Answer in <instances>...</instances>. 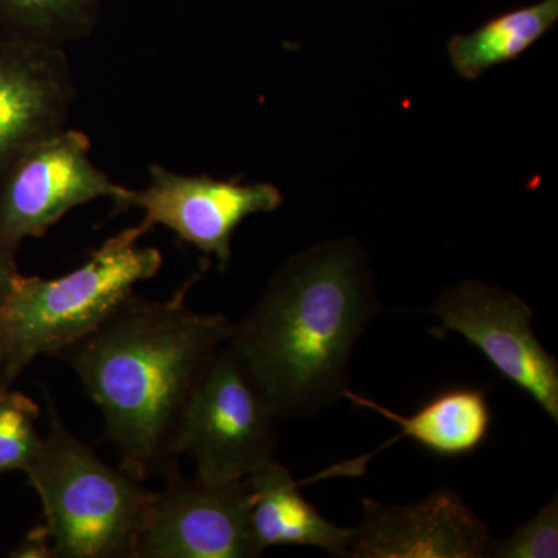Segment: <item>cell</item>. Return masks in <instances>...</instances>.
<instances>
[{
  "instance_id": "1",
  "label": "cell",
  "mask_w": 558,
  "mask_h": 558,
  "mask_svg": "<svg viewBox=\"0 0 558 558\" xmlns=\"http://www.w3.org/2000/svg\"><path fill=\"white\" fill-rule=\"evenodd\" d=\"M201 277L191 275L168 300L132 293L98 328L54 355L100 409L120 468L140 481L179 468L172 446L183 410L233 333L226 315L186 304Z\"/></svg>"
},
{
  "instance_id": "16",
  "label": "cell",
  "mask_w": 558,
  "mask_h": 558,
  "mask_svg": "<svg viewBox=\"0 0 558 558\" xmlns=\"http://www.w3.org/2000/svg\"><path fill=\"white\" fill-rule=\"evenodd\" d=\"M39 407L28 396L0 389V475L31 468L39 457L44 436L38 432Z\"/></svg>"
},
{
  "instance_id": "7",
  "label": "cell",
  "mask_w": 558,
  "mask_h": 558,
  "mask_svg": "<svg viewBox=\"0 0 558 558\" xmlns=\"http://www.w3.org/2000/svg\"><path fill=\"white\" fill-rule=\"evenodd\" d=\"M428 312L440 325L432 332H458L478 348L505 379L526 392L558 424V362L543 347L531 306L509 290L462 281L440 295Z\"/></svg>"
},
{
  "instance_id": "11",
  "label": "cell",
  "mask_w": 558,
  "mask_h": 558,
  "mask_svg": "<svg viewBox=\"0 0 558 558\" xmlns=\"http://www.w3.org/2000/svg\"><path fill=\"white\" fill-rule=\"evenodd\" d=\"M73 100L64 49L0 32V165L28 143L64 130Z\"/></svg>"
},
{
  "instance_id": "15",
  "label": "cell",
  "mask_w": 558,
  "mask_h": 558,
  "mask_svg": "<svg viewBox=\"0 0 558 558\" xmlns=\"http://www.w3.org/2000/svg\"><path fill=\"white\" fill-rule=\"evenodd\" d=\"M102 0H0V32L64 49L86 39L97 25Z\"/></svg>"
},
{
  "instance_id": "14",
  "label": "cell",
  "mask_w": 558,
  "mask_h": 558,
  "mask_svg": "<svg viewBox=\"0 0 558 558\" xmlns=\"http://www.w3.org/2000/svg\"><path fill=\"white\" fill-rule=\"evenodd\" d=\"M558 21V0L506 11L492 17L478 31L450 39L449 57L461 78H480L488 69L517 60L526 53Z\"/></svg>"
},
{
  "instance_id": "13",
  "label": "cell",
  "mask_w": 558,
  "mask_h": 558,
  "mask_svg": "<svg viewBox=\"0 0 558 558\" xmlns=\"http://www.w3.org/2000/svg\"><path fill=\"white\" fill-rule=\"evenodd\" d=\"M248 521L256 549L314 546L348 557L354 529L330 523L301 494V483L277 459L245 478Z\"/></svg>"
},
{
  "instance_id": "9",
  "label": "cell",
  "mask_w": 558,
  "mask_h": 558,
  "mask_svg": "<svg viewBox=\"0 0 558 558\" xmlns=\"http://www.w3.org/2000/svg\"><path fill=\"white\" fill-rule=\"evenodd\" d=\"M153 492L135 558H253L260 554L248 521L245 480L209 484L180 468Z\"/></svg>"
},
{
  "instance_id": "8",
  "label": "cell",
  "mask_w": 558,
  "mask_h": 558,
  "mask_svg": "<svg viewBox=\"0 0 558 558\" xmlns=\"http://www.w3.org/2000/svg\"><path fill=\"white\" fill-rule=\"evenodd\" d=\"M281 204V191L271 183L180 174L150 165L148 185L130 190L113 213L142 209L145 216L140 226L146 233L157 226L167 227L207 260L215 258L220 270H227L238 227L250 216L275 211Z\"/></svg>"
},
{
  "instance_id": "3",
  "label": "cell",
  "mask_w": 558,
  "mask_h": 558,
  "mask_svg": "<svg viewBox=\"0 0 558 558\" xmlns=\"http://www.w3.org/2000/svg\"><path fill=\"white\" fill-rule=\"evenodd\" d=\"M143 227L109 238L83 266L60 278L24 277L0 303V341L11 384L43 355L83 339L119 310L137 284L156 277L163 256L143 247Z\"/></svg>"
},
{
  "instance_id": "2",
  "label": "cell",
  "mask_w": 558,
  "mask_h": 558,
  "mask_svg": "<svg viewBox=\"0 0 558 558\" xmlns=\"http://www.w3.org/2000/svg\"><path fill=\"white\" fill-rule=\"evenodd\" d=\"M379 314L362 247L325 242L279 267L229 347L275 416L314 417L351 389L355 343Z\"/></svg>"
},
{
  "instance_id": "19",
  "label": "cell",
  "mask_w": 558,
  "mask_h": 558,
  "mask_svg": "<svg viewBox=\"0 0 558 558\" xmlns=\"http://www.w3.org/2000/svg\"><path fill=\"white\" fill-rule=\"evenodd\" d=\"M22 278L24 275L17 269L16 256L9 255L0 248V303L9 299Z\"/></svg>"
},
{
  "instance_id": "21",
  "label": "cell",
  "mask_w": 558,
  "mask_h": 558,
  "mask_svg": "<svg viewBox=\"0 0 558 558\" xmlns=\"http://www.w3.org/2000/svg\"><path fill=\"white\" fill-rule=\"evenodd\" d=\"M2 388H11V387H9V385L0 384V389H2Z\"/></svg>"
},
{
  "instance_id": "17",
  "label": "cell",
  "mask_w": 558,
  "mask_h": 558,
  "mask_svg": "<svg viewBox=\"0 0 558 558\" xmlns=\"http://www.w3.org/2000/svg\"><path fill=\"white\" fill-rule=\"evenodd\" d=\"M497 558H557L558 499L554 497L534 519L513 531L505 542L495 545Z\"/></svg>"
},
{
  "instance_id": "18",
  "label": "cell",
  "mask_w": 558,
  "mask_h": 558,
  "mask_svg": "<svg viewBox=\"0 0 558 558\" xmlns=\"http://www.w3.org/2000/svg\"><path fill=\"white\" fill-rule=\"evenodd\" d=\"M11 557L20 558H54L53 548L49 535H47L46 529L43 524L33 529L31 534L24 538L21 543L20 548L13 550Z\"/></svg>"
},
{
  "instance_id": "4",
  "label": "cell",
  "mask_w": 558,
  "mask_h": 558,
  "mask_svg": "<svg viewBox=\"0 0 558 558\" xmlns=\"http://www.w3.org/2000/svg\"><path fill=\"white\" fill-rule=\"evenodd\" d=\"M49 432L25 470L43 502L54 558H135L153 490L124 469L110 468L62 421L49 389Z\"/></svg>"
},
{
  "instance_id": "5",
  "label": "cell",
  "mask_w": 558,
  "mask_h": 558,
  "mask_svg": "<svg viewBox=\"0 0 558 558\" xmlns=\"http://www.w3.org/2000/svg\"><path fill=\"white\" fill-rule=\"evenodd\" d=\"M277 418L227 341L183 410L172 451L193 459L205 483L242 481L277 459Z\"/></svg>"
},
{
  "instance_id": "6",
  "label": "cell",
  "mask_w": 558,
  "mask_h": 558,
  "mask_svg": "<svg viewBox=\"0 0 558 558\" xmlns=\"http://www.w3.org/2000/svg\"><path fill=\"white\" fill-rule=\"evenodd\" d=\"M128 193L92 161L83 132L35 140L0 165V248L16 256L22 242L43 238L73 208L97 199L117 208Z\"/></svg>"
},
{
  "instance_id": "10",
  "label": "cell",
  "mask_w": 558,
  "mask_h": 558,
  "mask_svg": "<svg viewBox=\"0 0 558 558\" xmlns=\"http://www.w3.org/2000/svg\"><path fill=\"white\" fill-rule=\"evenodd\" d=\"M363 520L354 527L351 558L494 557L497 539L450 488L410 506L362 501Z\"/></svg>"
},
{
  "instance_id": "12",
  "label": "cell",
  "mask_w": 558,
  "mask_h": 558,
  "mask_svg": "<svg viewBox=\"0 0 558 558\" xmlns=\"http://www.w3.org/2000/svg\"><path fill=\"white\" fill-rule=\"evenodd\" d=\"M344 399L352 402V405L376 411L389 421L396 422L400 433L368 457L352 459L343 464L323 470L311 481L363 475L369 459L387 450L400 438L413 439L436 457L459 458L478 450L490 435V405H488L486 391L481 388L446 389L427 400L416 413L410 416H402L374 400L355 395L351 389L344 395Z\"/></svg>"
},
{
  "instance_id": "20",
  "label": "cell",
  "mask_w": 558,
  "mask_h": 558,
  "mask_svg": "<svg viewBox=\"0 0 558 558\" xmlns=\"http://www.w3.org/2000/svg\"><path fill=\"white\" fill-rule=\"evenodd\" d=\"M0 384L9 385V387L13 385L9 379V374H7V357L2 341H0Z\"/></svg>"
}]
</instances>
